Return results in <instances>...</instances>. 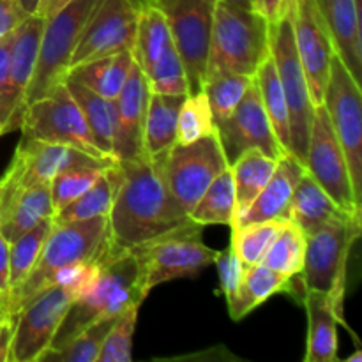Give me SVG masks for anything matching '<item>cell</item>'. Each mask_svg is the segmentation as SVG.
I'll list each match as a JSON object with an SVG mask.
<instances>
[{"mask_svg":"<svg viewBox=\"0 0 362 362\" xmlns=\"http://www.w3.org/2000/svg\"><path fill=\"white\" fill-rule=\"evenodd\" d=\"M151 88L141 67L131 66L126 83L113 99L115 106V133H113V158L117 161H133L147 156L144 148V127L147 115Z\"/></svg>","mask_w":362,"mask_h":362,"instance_id":"cell-20","label":"cell"},{"mask_svg":"<svg viewBox=\"0 0 362 362\" xmlns=\"http://www.w3.org/2000/svg\"><path fill=\"white\" fill-rule=\"evenodd\" d=\"M269 55V23L258 11L218 0L212 18L205 76L239 73L255 76ZM205 80V78H204Z\"/></svg>","mask_w":362,"mask_h":362,"instance_id":"cell-5","label":"cell"},{"mask_svg":"<svg viewBox=\"0 0 362 362\" xmlns=\"http://www.w3.org/2000/svg\"><path fill=\"white\" fill-rule=\"evenodd\" d=\"M113 166V165H112ZM110 168V166H108ZM106 168H74L60 173L49 182L52 205L55 214L85 193Z\"/></svg>","mask_w":362,"mask_h":362,"instance_id":"cell-43","label":"cell"},{"mask_svg":"<svg viewBox=\"0 0 362 362\" xmlns=\"http://www.w3.org/2000/svg\"><path fill=\"white\" fill-rule=\"evenodd\" d=\"M216 134H218L228 166L250 148H258L274 159L286 154L279 141L276 140V134L262 105L255 76L232 115L216 124Z\"/></svg>","mask_w":362,"mask_h":362,"instance_id":"cell-17","label":"cell"},{"mask_svg":"<svg viewBox=\"0 0 362 362\" xmlns=\"http://www.w3.org/2000/svg\"><path fill=\"white\" fill-rule=\"evenodd\" d=\"M138 9L131 0H101L81 30L69 69L83 62L131 52L136 34Z\"/></svg>","mask_w":362,"mask_h":362,"instance_id":"cell-15","label":"cell"},{"mask_svg":"<svg viewBox=\"0 0 362 362\" xmlns=\"http://www.w3.org/2000/svg\"><path fill=\"white\" fill-rule=\"evenodd\" d=\"M20 129L21 138L66 144L95 158L113 159L99 151L85 122L83 113L64 80L53 85L45 95L27 105Z\"/></svg>","mask_w":362,"mask_h":362,"instance_id":"cell-11","label":"cell"},{"mask_svg":"<svg viewBox=\"0 0 362 362\" xmlns=\"http://www.w3.org/2000/svg\"><path fill=\"white\" fill-rule=\"evenodd\" d=\"M202 228L204 226L193 221L158 239L129 247L140 262L145 292L151 293L156 286L173 279L197 276L214 265L218 251L204 244Z\"/></svg>","mask_w":362,"mask_h":362,"instance_id":"cell-8","label":"cell"},{"mask_svg":"<svg viewBox=\"0 0 362 362\" xmlns=\"http://www.w3.org/2000/svg\"><path fill=\"white\" fill-rule=\"evenodd\" d=\"M189 218L202 226L225 225L232 228L235 223V189L230 166L212 180L189 212Z\"/></svg>","mask_w":362,"mask_h":362,"instance_id":"cell-34","label":"cell"},{"mask_svg":"<svg viewBox=\"0 0 362 362\" xmlns=\"http://www.w3.org/2000/svg\"><path fill=\"white\" fill-rule=\"evenodd\" d=\"M117 159L95 158L76 147L21 138L9 168L13 182L21 186L49 184L57 175L74 168H108Z\"/></svg>","mask_w":362,"mask_h":362,"instance_id":"cell-16","label":"cell"},{"mask_svg":"<svg viewBox=\"0 0 362 362\" xmlns=\"http://www.w3.org/2000/svg\"><path fill=\"white\" fill-rule=\"evenodd\" d=\"M16 317L9 315L6 303H0V362H6L9 357V345L13 338V329Z\"/></svg>","mask_w":362,"mask_h":362,"instance_id":"cell-46","label":"cell"},{"mask_svg":"<svg viewBox=\"0 0 362 362\" xmlns=\"http://www.w3.org/2000/svg\"><path fill=\"white\" fill-rule=\"evenodd\" d=\"M99 2L101 0H69L46 18L34 74L25 94V108L66 78L81 30Z\"/></svg>","mask_w":362,"mask_h":362,"instance_id":"cell-9","label":"cell"},{"mask_svg":"<svg viewBox=\"0 0 362 362\" xmlns=\"http://www.w3.org/2000/svg\"><path fill=\"white\" fill-rule=\"evenodd\" d=\"M7 182H9V172H7V170H6V173H4V175L0 177V204H2V198H4V194H6Z\"/></svg>","mask_w":362,"mask_h":362,"instance_id":"cell-53","label":"cell"},{"mask_svg":"<svg viewBox=\"0 0 362 362\" xmlns=\"http://www.w3.org/2000/svg\"><path fill=\"white\" fill-rule=\"evenodd\" d=\"M119 165L122 180L108 216L113 244L129 250L193 223L163 182L151 156Z\"/></svg>","mask_w":362,"mask_h":362,"instance_id":"cell-1","label":"cell"},{"mask_svg":"<svg viewBox=\"0 0 362 362\" xmlns=\"http://www.w3.org/2000/svg\"><path fill=\"white\" fill-rule=\"evenodd\" d=\"M45 21V18L39 14H32V16L25 18L14 30L6 85L0 94V122H2L6 133L20 129L21 126L25 94H27L32 74H34Z\"/></svg>","mask_w":362,"mask_h":362,"instance_id":"cell-18","label":"cell"},{"mask_svg":"<svg viewBox=\"0 0 362 362\" xmlns=\"http://www.w3.org/2000/svg\"><path fill=\"white\" fill-rule=\"evenodd\" d=\"M225 2L232 4V6L243 7V9H255L253 0H225Z\"/></svg>","mask_w":362,"mask_h":362,"instance_id":"cell-52","label":"cell"},{"mask_svg":"<svg viewBox=\"0 0 362 362\" xmlns=\"http://www.w3.org/2000/svg\"><path fill=\"white\" fill-rule=\"evenodd\" d=\"M133 62V53L120 52L71 67L66 76L73 78L74 81L94 90L95 94L113 101L126 83Z\"/></svg>","mask_w":362,"mask_h":362,"instance_id":"cell-29","label":"cell"},{"mask_svg":"<svg viewBox=\"0 0 362 362\" xmlns=\"http://www.w3.org/2000/svg\"><path fill=\"white\" fill-rule=\"evenodd\" d=\"M362 218H349L331 223L306 235L303 271L297 278L303 292H320L327 296L329 304L339 322L349 329L343 313L349 258L354 244L359 239Z\"/></svg>","mask_w":362,"mask_h":362,"instance_id":"cell-6","label":"cell"},{"mask_svg":"<svg viewBox=\"0 0 362 362\" xmlns=\"http://www.w3.org/2000/svg\"><path fill=\"white\" fill-rule=\"evenodd\" d=\"M2 134H6V131H4V126H2V122H0V136H2Z\"/></svg>","mask_w":362,"mask_h":362,"instance_id":"cell-57","label":"cell"},{"mask_svg":"<svg viewBox=\"0 0 362 362\" xmlns=\"http://www.w3.org/2000/svg\"><path fill=\"white\" fill-rule=\"evenodd\" d=\"M292 279L293 278H288L281 272L265 267L264 264L250 265L239 292L235 293V297L230 303H226L232 320H243L246 315H250L251 311L262 306L272 296L288 292Z\"/></svg>","mask_w":362,"mask_h":362,"instance_id":"cell-28","label":"cell"},{"mask_svg":"<svg viewBox=\"0 0 362 362\" xmlns=\"http://www.w3.org/2000/svg\"><path fill=\"white\" fill-rule=\"evenodd\" d=\"M327 112L336 138L345 152L357 202L362 205V94L361 83L350 74L334 52L324 92Z\"/></svg>","mask_w":362,"mask_h":362,"instance_id":"cell-12","label":"cell"},{"mask_svg":"<svg viewBox=\"0 0 362 362\" xmlns=\"http://www.w3.org/2000/svg\"><path fill=\"white\" fill-rule=\"evenodd\" d=\"M285 223L288 221H265L251 223V225L246 226H237V228H232L230 246L243 258L244 264H260L265 250L272 243V239L278 235V232L283 228Z\"/></svg>","mask_w":362,"mask_h":362,"instance_id":"cell-41","label":"cell"},{"mask_svg":"<svg viewBox=\"0 0 362 362\" xmlns=\"http://www.w3.org/2000/svg\"><path fill=\"white\" fill-rule=\"evenodd\" d=\"M120 180H122V170H120L119 163H115L113 166L106 168L81 197H78L67 207L57 212L53 216V221H87V219L101 218V216H110L117 191L120 187Z\"/></svg>","mask_w":362,"mask_h":362,"instance_id":"cell-30","label":"cell"},{"mask_svg":"<svg viewBox=\"0 0 362 362\" xmlns=\"http://www.w3.org/2000/svg\"><path fill=\"white\" fill-rule=\"evenodd\" d=\"M13 42H14V32H11L9 35H6V37L0 41V94H2L4 85H6L7 66H9V57H11Z\"/></svg>","mask_w":362,"mask_h":362,"instance_id":"cell-49","label":"cell"},{"mask_svg":"<svg viewBox=\"0 0 362 362\" xmlns=\"http://www.w3.org/2000/svg\"><path fill=\"white\" fill-rule=\"evenodd\" d=\"M278 161L279 159L271 158L258 148H250L230 165L233 189H235V221L250 209L258 193L264 189L274 173Z\"/></svg>","mask_w":362,"mask_h":362,"instance_id":"cell-27","label":"cell"},{"mask_svg":"<svg viewBox=\"0 0 362 362\" xmlns=\"http://www.w3.org/2000/svg\"><path fill=\"white\" fill-rule=\"evenodd\" d=\"M0 303H6V296L2 293V290H0Z\"/></svg>","mask_w":362,"mask_h":362,"instance_id":"cell-56","label":"cell"},{"mask_svg":"<svg viewBox=\"0 0 362 362\" xmlns=\"http://www.w3.org/2000/svg\"><path fill=\"white\" fill-rule=\"evenodd\" d=\"M269 53L274 60L288 108L290 154L304 165L317 106L311 101L310 83L297 49L288 6L276 23L269 25Z\"/></svg>","mask_w":362,"mask_h":362,"instance_id":"cell-7","label":"cell"},{"mask_svg":"<svg viewBox=\"0 0 362 362\" xmlns=\"http://www.w3.org/2000/svg\"><path fill=\"white\" fill-rule=\"evenodd\" d=\"M52 226L53 218L45 219L18 237L16 240L9 243V292L23 283V279L30 274Z\"/></svg>","mask_w":362,"mask_h":362,"instance_id":"cell-37","label":"cell"},{"mask_svg":"<svg viewBox=\"0 0 362 362\" xmlns=\"http://www.w3.org/2000/svg\"><path fill=\"white\" fill-rule=\"evenodd\" d=\"M304 173H306L304 165L292 154H285L283 158H279L278 166L269 182L265 184L264 189L250 205V209L237 219L232 228L251 225V223L288 221L290 202H292L293 191Z\"/></svg>","mask_w":362,"mask_h":362,"instance_id":"cell-22","label":"cell"},{"mask_svg":"<svg viewBox=\"0 0 362 362\" xmlns=\"http://www.w3.org/2000/svg\"><path fill=\"white\" fill-rule=\"evenodd\" d=\"M308 313V346L304 362H338V315L320 292H304Z\"/></svg>","mask_w":362,"mask_h":362,"instance_id":"cell-25","label":"cell"},{"mask_svg":"<svg viewBox=\"0 0 362 362\" xmlns=\"http://www.w3.org/2000/svg\"><path fill=\"white\" fill-rule=\"evenodd\" d=\"M148 81V88L154 94L166 95H187L189 83L182 59L177 52L173 41L163 49L159 59L152 64L151 69L145 73Z\"/></svg>","mask_w":362,"mask_h":362,"instance_id":"cell-39","label":"cell"},{"mask_svg":"<svg viewBox=\"0 0 362 362\" xmlns=\"http://www.w3.org/2000/svg\"><path fill=\"white\" fill-rule=\"evenodd\" d=\"M117 318V317H115ZM115 318H106L95 324L88 325L87 329L74 336L71 341L55 350H46L39 361L46 362H98L99 352H101L103 341L108 334L110 327L113 325Z\"/></svg>","mask_w":362,"mask_h":362,"instance_id":"cell-38","label":"cell"},{"mask_svg":"<svg viewBox=\"0 0 362 362\" xmlns=\"http://www.w3.org/2000/svg\"><path fill=\"white\" fill-rule=\"evenodd\" d=\"M0 290L4 296L9 292V243L0 233Z\"/></svg>","mask_w":362,"mask_h":362,"instance_id":"cell-48","label":"cell"},{"mask_svg":"<svg viewBox=\"0 0 362 362\" xmlns=\"http://www.w3.org/2000/svg\"><path fill=\"white\" fill-rule=\"evenodd\" d=\"M14 2L18 4V7H20L27 16H32V14H35V11H37L41 0H14Z\"/></svg>","mask_w":362,"mask_h":362,"instance_id":"cell-51","label":"cell"},{"mask_svg":"<svg viewBox=\"0 0 362 362\" xmlns=\"http://www.w3.org/2000/svg\"><path fill=\"white\" fill-rule=\"evenodd\" d=\"M331 35L334 52L356 81L362 80L361 0H315Z\"/></svg>","mask_w":362,"mask_h":362,"instance_id":"cell-23","label":"cell"},{"mask_svg":"<svg viewBox=\"0 0 362 362\" xmlns=\"http://www.w3.org/2000/svg\"><path fill=\"white\" fill-rule=\"evenodd\" d=\"M345 362H362V352L359 349H357V352L354 354L352 357H349V359H345Z\"/></svg>","mask_w":362,"mask_h":362,"instance_id":"cell-54","label":"cell"},{"mask_svg":"<svg viewBox=\"0 0 362 362\" xmlns=\"http://www.w3.org/2000/svg\"><path fill=\"white\" fill-rule=\"evenodd\" d=\"M288 0H255V11L267 20V23H276L285 14Z\"/></svg>","mask_w":362,"mask_h":362,"instance_id":"cell-47","label":"cell"},{"mask_svg":"<svg viewBox=\"0 0 362 362\" xmlns=\"http://www.w3.org/2000/svg\"><path fill=\"white\" fill-rule=\"evenodd\" d=\"M147 2H151V0H131V4H133L136 9H140V7L144 6V4H147Z\"/></svg>","mask_w":362,"mask_h":362,"instance_id":"cell-55","label":"cell"},{"mask_svg":"<svg viewBox=\"0 0 362 362\" xmlns=\"http://www.w3.org/2000/svg\"><path fill=\"white\" fill-rule=\"evenodd\" d=\"M304 168L339 209L349 214L362 216V205L354 191L345 152L336 138L324 105L315 108Z\"/></svg>","mask_w":362,"mask_h":362,"instance_id":"cell-14","label":"cell"},{"mask_svg":"<svg viewBox=\"0 0 362 362\" xmlns=\"http://www.w3.org/2000/svg\"><path fill=\"white\" fill-rule=\"evenodd\" d=\"M27 18V14L18 7L14 0H0V41L11 32L18 28V25Z\"/></svg>","mask_w":362,"mask_h":362,"instance_id":"cell-45","label":"cell"},{"mask_svg":"<svg viewBox=\"0 0 362 362\" xmlns=\"http://www.w3.org/2000/svg\"><path fill=\"white\" fill-rule=\"evenodd\" d=\"M216 133L211 106L204 90L187 94L179 112L177 124V144L186 145L194 140Z\"/></svg>","mask_w":362,"mask_h":362,"instance_id":"cell-40","label":"cell"},{"mask_svg":"<svg viewBox=\"0 0 362 362\" xmlns=\"http://www.w3.org/2000/svg\"><path fill=\"white\" fill-rule=\"evenodd\" d=\"M304 250H306V235L288 221L269 244L260 264L288 278H297L303 271Z\"/></svg>","mask_w":362,"mask_h":362,"instance_id":"cell-35","label":"cell"},{"mask_svg":"<svg viewBox=\"0 0 362 362\" xmlns=\"http://www.w3.org/2000/svg\"><path fill=\"white\" fill-rule=\"evenodd\" d=\"M288 11L297 49L310 83L311 101L315 106H320L324 103L334 46L315 0H288Z\"/></svg>","mask_w":362,"mask_h":362,"instance_id":"cell-19","label":"cell"},{"mask_svg":"<svg viewBox=\"0 0 362 362\" xmlns=\"http://www.w3.org/2000/svg\"><path fill=\"white\" fill-rule=\"evenodd\" d=\"M186 95H166L151 92L145 115L144 148L148 156H159L177 144L179 112Z\"/></svg>","mask_w":362,"mask_h":362,"instance_id":"cell-26","label":"cell"},{"mask_svg":"<svg viewBox=\"0 0 362 362\" xmlns=\"http://www.w3.org/2000/svg\"><path fill=\"white\" fill-rule=\"evenodd\" d=\"M67 2H69V0H41L35 14H39V16H42L46 20V18H49L52 14H55L60 7L66 6Z\"/></svg>","mask_w":362,"mask_h":362,"instance_id":"cell-50","label":"cell"},{"mask_svg":"<svg viewBox=\"0 0 362 362\" xmlns=\"http://www.w3.org/2000/svg\"><path fill=\"white\" fill-rule=\"evenodd\" d=\"M349 218H362V216L349 214L339 209L308 172L300 177L290 202L288 221L293 223L304 235H310L322 226Z\"/></svg>","mask_w":362,"mask_h":362,"instance_id":"cell-24","label":"cell"},{"mask_svg":"<svg viewBox=\"0 0 362 362\" xmlns=\"http://www.w3.org/2000/svg\"><path fill=\"white\" fill-rule=\"evenodd\" d=\"M140 308H131L115 318L110 327L98 362H131L133 361V336Z\"/></svg>","mask_w":362,"mask_h":362,"instance_id":"cell-42","label":"cell"},{"mask_svg":"<svg viewBox=\"0 0 362 362\" xmlns=\"http://www.w3.org/2000/svg\"><path fill=\"white\" fill-rule=\"evenodd\" d=\"M253 6H255V0H253Z\"/></svg>","mask_w":362,"mask_h":362,"instance_id":"cell-58","label":"cell"},{"mask_svg":"<svg viewBox=\"0 0 362 362\" xmlns=\"http://www.w3.org/2000/svg\"><path fill=\"white\" fill-rule=\"evenodd\" d=\"M110 244L112 232L108 216L87 221H53L30 274L6 296L9 315L16 317L18 311L32 297L37 296L46 286L53 285L64 271L95 264L108 251Z\"/></svg>","mask_w":362,"mask_h":362,"instance_id":"cell-3","label":"cell"},{"mask_svg":"<svg viewBox=\"0 0 362 362\" xmlns=\"http://www.w3.org/2000/svg\"><path fill=\"white\" fill-rule=\"evenodd\" d=\"M147 296L136 255L112 240L108 251L99 258L94 278L67 310L49 349H60L95 322L115 318L131 308H140Z\"/></svg>","mask_w":362,"mask_h":362,"instance_id":"cell-2","label":"cell"},{"mask_svg":"<svg viewBox=\"0 0 362 362\" xmlns=\"http://www.w3.org/2000/svg\"><path fill=\"white\" fill-rule=\"evenodd\" d=\"M64 81H66L76 105L80 106L85 122H87L99 151L113 158V133H115V106H113V101L95 94L94 90L78 83L69 76L64 78Z\"/></svg>","mask_w":362,"mask_h":362,"instance_id":"cell-31","label":"cell"},{"mask_svg":"<svg viewBox=\"0 0 362 362\" xmlns=\"http://www.w3.org/2000/svg\"><path fill=\"white\" fill-rule=\"evenodd\" d=\"M214 265L218 267L219 285H221L223 296H225L226 303H230L235 297V293L239 292L250 265L244 264L243 258L235 253L232 246H228L223 251H218Z\"/></svg>","mask_w":362,"mask_h":362,"instance_id":"cell-44","label":"cell"},{"mask_svg":"<svg viewBox=\"0 0 362 362\" xmlns=\"http://www.w3.org/2000/svg\"><path fill=\"white\" fill-rule=\"evenodd\" d=\"M258 92H260L262 105L269 117L272 131L276 134V140L279 141L283 151L290 154V122H288V108H286V99L283 94L281 83H279L278 71H276L274 60L271 53L264 59V62L258 66L255 73Z\"/></svg>","mask_w":362,"mask_h":362,"instance_id":"cell-33","label":"cell"},{"mask_svg":"<svg viewBox=\"0 0 362 362\" xmlns=\"http://www.w3.org/2000/svg\"><path fill=\"white\" fill-rule=\"evenodd\" d=\"M98 262L64 271L53 285L42 288L18 311L7 361H39V357L52 346L73 300L94 278Z\"/></svg>","mask_w":362,"mask_h":362,"instance_id":"cell-4","label":"cell"},{"mask_svg":"<svg viewBox=\"0 0 362 362\" xmlns=\"http://www.w3.org/2000/svg\"><path fill=\"white\" fill-rule=\"evenodd\" d=\"M251 81H253V76L239 73H216L205 76L202 90L207 95L214 126L232 115L250 88Z\"/></svg>","mask_w":362,"mask_h":362,"instance_id":"cell-36","label":"cell"},{"mask_svg":"<svg viewBox=\"0 0 362 362\" xmlns=\"http://www.w3.org/2000/svg\"><path fill=\"white\" fill-rule=\"evenodd\" d=\"M170 42H172V34L163 11L152 0L144 4L138 9L136 34L131 49L134 62L141 67L144 73H147Z\"/></svg>","mask_w":362,"mask_h":362,"instance_id":"cell-32","label":"cell"},{"mask_svg":"<svg viewBox=\"0 0 362 362\" xmlns=\"http://www.w3.org/2000/svg\"><path fill=\"white\" fill-rule=\"evenodd\" d=\"M9 172L6 194L0 204V233L13 243L35 225L55 216L52 205L49 184H32L21 186L13 182V173Z\"/></svg>","mask_w":362,"mask_h":362,"instance_id":"cell-21","label":"cell"},{"mask_svg":"<svg viewBox=\"0 0 362 362\" xmlns=\"http://www.w3.org/2000/svg\"><path fill=\"white\" fill-rule=\"evenodd\" d=\"M152 159L163 182L187 214L193 211L212 180L228 168L216 133L186 145L175 144Z\"/></svg>","mask_w":362,"mask_h":362,"instance_id":"cell-10","label":"cell"},{"mask_svg":"<svg viewBox=\"0 0 362 362\" xmlns=\"http://www.w3.org/2000/svg\"><path fill=\"white\" fill-rule=\"evenodd\" d=\"M168 21L172 41L182 59L189 94L204 87L212 18L218 0H152Z\"/></svg>","mask_w":362,"mask_h":362,"instance_id":"cell-13","label":"cell"}]
</instances>
